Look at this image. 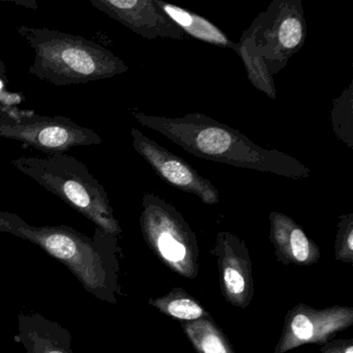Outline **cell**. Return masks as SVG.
Here are the masks:
<instances>
[{"label": "cell", "instance_id": "1", "mask_svg": "<svg viewBox=\"0 0 353 353\" xmlns=\"http://www.w3.org/2000/svg\"><path fill=\"white\" fill-rule=\"evenodd\" d=\"M131 113L143 127L158 132L198 158L292 179L311 174L297 159L278 150L261 148L241 132L201 113L175 119L136 110Z\"/></svg>", "mask_w": 353, "mask_h": 353}, {"label": "cell", "instance_id": "2", "mask_svg": "<svg viewBox=\"0 0 353 353\" xmlns=\"http://www.w3.org/2000/svg\"><path fill=\"white\" fill-rule=\"evenodd\" d=\"M0 231L38 245L67 266L90 294L110 301L115 235L99 228L88 236L65 225L32 226L17 214L3 210H0Z\"/></svg>", "mask_w": 353, "mask_h": 353}, {"label": "cell", "instance_id": "3", "mask_svg": "<svg viewBox=\"0 0 353 353\" xmlns=\"http://www.w3.org/2000/svg\"><path fill=\"white\" fill-rule=\"evenodd\" d=\"M17 32L34 54L28 72L53 85L88 84L129 71L112 51L82 37L26 26Z\"/></svg>", "mask_w": 353, "mask_h": 353}, {"label": "cell", "instance_id": "4", "mask_svg": "<svg viewBox=\"0 0 353 353\" xmlns=\"http://www.w3.org/2000/svg\"><path fill=\"white\" fill-rule=\"evenodd\" d=\"M11 163L26 176L94 223L97 228L113 235L121 232L106 190L88 171L86 165L77 159L65 154H54L21 157Z\"/></svg>", "mask_w": 353, "mask_h": 353}, {"label": "cell", "instance_id": "5", "mask_svg": "<svg viewBox=\"0 0 353 353\" xmlns=\"http://www.w3.org/2000/svg\"><path fill=\"white\" fill-rule=\"evenodd\" d=\"M307 22L301 0H274L243 32L239 49L265 65L274 77L305 42Z\"/></svg>", "mask_w": 353, "mask_h": 353}, {"label": "cell", "instance_id": "6", "mask_svg": "<svg viewBox=\"0 0 353 353\" xmlns=\"http://www.w3.org/2000/svg\"><path fill=\"white\" fill-rule=\"evenodd\" d=\"M0 138L20 141L46 154H65L78 146L100 145L102 138L65 117L34 113L0 114Z\"/></svg>", "mask_w": 353, "mask_h": 353}, {"label": "cell", "instance_id": "7", "mask_svg": "<svg viewBox=\"0 0 353 353\" xmlns=\"http://www.w3.org/2000/svg\"><path fill=\"white\" fill-rule=\"evenodd\" d=\"M131 136L134 150L165 183L179 191L197 196L204 203H218L220 198L218 189L189 163L159 145L135 128H132Z\"/></svg>", "mask_w": 353, "mask_h": 353}, {"label": "cell", "instance_id": "8", "mask_svg": "<svg viewBox=\"0 0 353 353\" xmlns=\"http://www.w3.org/2000/svg\"><path fill=\"white\" fill-rule=\"evenodd\" d=\"M92 7L148 39L187 41L189 37L159 8L157 0H90Z\"/></svg>", "mask_w": 353, "mask_h": 353}, {"label": "cell", "instance_id": "9", "mask_svg": "<svg viewBox=\"0 0 353 353\" xmlns=\"http://www.w3.org/2000/svg\"><path fill=\"white\" fill-rule=\"evenodd\" d=\"M17 339L26 353H74L69 330L39 313H20Z\"/></svg>", "mask_w": 353, "mask_h": 353}, {"label": "cell", "instance_id": "10", "mask_svg": "<svg viewBox=\"0 0 353 353\" xmlns=\"http://www.w3.org/2000/svg\"><path fill=\"white\" fill-rule=\"evenodd\" d=\"M157 3L188 37L220 48L230 49L235 52L239 50V43H233L220 28L206 18L160 0H157Z\"/></svg>", "mask_w": 353, "mask_h": 353}, {"label": "cell", "instance_id": "11", "mask_svg": "<svg viewBox=\"0 0 353 353\" xmlns=\"http://www.w3.org/2000/svg\"><path fill=\"white\" fill-rule=\"evenodd\" d=\"M332 129L339 140L349 148H353V88L352 83L343 90L342 94L334 101L330 111Z\"/></svg>", "mask_w": 353, "mask_h": 353}, {"label": "cell", "instance_id": "12", "mask_svg": "<svg viewBox=\"0 0 353 353\" xmlns=\"http://www.w3.org/2000/svg\"><path fill=\"white\" fill-rule=\"evenodd\" d=\"M236 54H239V57L243 61L248 78H249L251 83L260 92H263L264 94H268L270 98L274 100L276 92V88H274V77L268 73L265 65L259 59H254V57H251L247 53L241 51L239 47Z\"/></svg>", "mask_w": 353, "mask_h": 353}, {"label": "cell", "instance_id": "13", "mask_svg": "<svg viewBox=\"0 0 353 353\" xmlns=\"http://www.w3.org/2000/svg\"><path fill=\"white\" fill-rule=\"evenodd\" d=\"M289 228H290L289 243H290L293 256L299 261H305L310 254L309 241H307V236L301 229L290 224H289Z\"/></svg>", "mask_w": 353, "mask_h": 353}, {"label": "cell", "instance_id": "14", "mask_svg": "<svg viewBox=\"0 0 353 353\" xmlns=\"http://www.w3.org/2000/svg\"><path fill=\"white\" fill-rule=\"evenodd\" d=\"M168 311L174 317L185 320L198 319L202 315L201 307L190 299L172 301L168 305Z\"/></svg>", "mask_w": 353, "mask_h": 353}, {"label": "cell", "instance_id": "15", "mask_svg": "<svg viewBox=\"0 0 353 353\" xmlns=\"http://www.w3.org/2000/svg\"><path fill=\"white\" fill-rule=\"evenodd\" d=\"M225 284L231 294H241L245 290V280L234 268H226L224 272Z\"/></svg>", "mask_w": 353, "mask_h": 353}, {"label": "cell", "instance_id": "16", "mask_svg": "<svg viewBox=\"0 0 353 353\" xmlns=\"http://www.w3.org/2000/svg\"><path fill=\"white\" fill-rule=\"evenodd\" d=\"M291 326L295 336L301 340H309L313 336V325L311 321L301 314L295 316Z\"/></svg>", "mask_w": 353, "mask_h": 353}, {"label": "cell", "instance_id": "17", "mask_svg": "<svg viewBox=\"0 0 353 353\" xmlns=\"http://www.w3.org/2000/svg\"><path fill=\"white\" fill-rule=\"evenodd\" d=\"M202 348L204 353H226L224 345L216 334H206L202 341Z\"/></svg>", "mask_w": 353, "mask_h": 353}, {"label": "cell", "instance_id": "18", "mask_svg": "<svg viewBox=\"0 0 353 353\" xmlns=\"http://www.w3.org/2000/svg\"><path fill=\"white\" fill-rule=\"evenodd\" d=\"M6 73H7V71H6L5 63L0 59V81H3L5 84H7L8 80L7 77H6Z\"/></svg>", "mask_w": 353, "mask_h": 353}, {"label": "cell", "instance_id": "19", "mask_svg": "<svg viewBox=\"0 0 353 353\" xmlns=\"http://www.w3.org/2000/svg\"><path fill=\"white\" fill-rule=\"evenodd\" d=\"M16 5L26 6V7L30 8V9L37 10V3L34 1H13Z\"/></svg>", "mask_w": 353, "mask_h": 353}, {"label": "cell", "instance_id": "20", "mask_svg": "<svg viewBox=\"0 0 353 353\" xmlns=\"http://www.w3.org/2000/svg\"><path fill=\"white\" fill-rule=\"evenodd\" d=\"M347 245H348V248L350 250H353V231L350 230L348 233V236H347Z\"/></svg>", "mask_w": 353, "mask_h": 353}, {"label": "cell", "instance_id": "21", "mask_svg": "<svg viewBox=\"0 0 353 353\" xmlns=\"http://www.w3.org/2000/svg\"><path fill=\"white\" fill-rule=\"evenodd\" d=\"M14 112H16V110H10V109L5 108V107L0 105V114H11Z\"/></svg>", "mask_w": 353, "mask_h": 353}, {"label": "cell", "instance_id": "22", "mask_svg": "<svg viewBox=\"0 0 353 353\" xmlns=\"http://www.w3.org/2000/svg\"><path fill=\"white\" fill-rule=\"evenodd\" d=\"M345 353H353V347H348V348H347V350L345 351Z\"/></svg>", "mask_w": 353, "mask_h": 353}]
</instances>
